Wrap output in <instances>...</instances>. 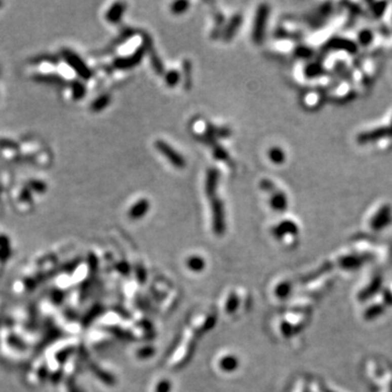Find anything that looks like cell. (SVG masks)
<instances>
[{"label": "cell", "instance_id": "obj_15", "mask_svg": "<svg viewBox=\"0 0 392 392\" xmlns=\"http://www.w3.org/2000/svg\"><path fill=\"white\" fill-rule=\"evenodd\" d=\"M109 101H110V97H109V95H101L100 97H98L97 99L93 101L92 109L94 111L103 110L104 108H106L108 106Z\"/></svg>", "mask_w": 392, "mask_h": 392}, {"label": "cell", "instance_id": "obj_1", "mask_svg": "<svg viewBox=\"0 0 392 392\" xmlns=\"http://www.w3.org/2000/svg\"><path fill=\"white\" fill-rule=\"evenodd\" d=\"M268 14H269V8H268V6L266 5L259 6L256 13L255 22H254V28H253V40L256 44H260L264 41Z\"/></svg>", "mask_w": 392, "mask_h": 392}, {"label": "cell", "instance_id": "obj_10", "mask_svg": "<svg viewBox=\"0 0 392 392\" xmlns=\"http://www.w3.org/2000/svg\"><path fill=\"white\" fill-rule=\"evenodd\" d=\"M149 208V203L147 200H141L136 203V204L133 205V207L130 210V216L133 218V219H137V218H141L145 214L147 213V210Z\"/></svg>", "mask_w": 392, "mask_h": 392}, {"label": "cell", "instance_id": "obj_12", "mask_svg": "<svg viewBox=\"0 0 392 392\" xmlns=\"http://www.w3.org/2000/svg\"><path fill=\"white\" fill-rule=\"evenodd\" d=\"M330 47H333V48H340V49H345L347 50V52L350 53H354L357 52V45L351 41H347V40H343V38H340V40H335L330 42Z\"/></svg>", "mask_w": 392, "mask_h": 392}, {"label": "cell", "instance_id": "obj_17", "mask_svg": "<svg viewBox=\"0 0 392 392\" xmlns=\"http://www.w3.org/2000/svg\"><path fill=\"white\" fill-rule=\"evenodd\" d=\"M85 87L82 83L80 82H75L73 85H72V94H73V98L79 100V99H82L85 95Z\"/></svg>", "mask_w": 392, "mask_h": 392}, {"label": "cell", "instance_id": "obj_11", "mask_svg": "<svg viewBox=\"0 0 392 392\" xmlns=\"http://www.w3.org/2000/svg\"><path fill=\"white\" fill-rule=\"evenodd\" d=\"M241 23H242V18L240 16H236V17L232 18L231 21L229 22L226 31H224V34H223L224 40L229 41L233 37L234 34L238 32V30L240 28V25H241Z\"/></svg>", "mask_w": 392, "mask_h": 392}, {"label": "cell", "instance_id": "obj_4", "mask_svg": "<svg viewBox=\"0 0 392 392\" xmlns=\"http://www.w3.org/2000/svg\"><path fill=\"white\" fill-rule=\"evenodd\" d=\"M392 221V208L389 204L382 205L370 220V227L375 231L386 228Z\"/></svg>", "mask_w": 392, "mask_h": 392}, {"label": "cell", "instance_id": "obj_13", "mask_svg": "<svg viewBox=\"0 0 392 392\" xmlns=\"http://www.w3.org/2000/svg\"><path fill=\"white\" fill-rule=\"evenodd\" d=\"M287 204L288 202H287L286 195L281 192L276 193L271 198V206L276 210H280V212H282V210H285L287 208Z\"/></svg>", "mask_w": 392, "mask_h": 392}, {"label": "cell", "instance_id": "obj_18", "mask_svg": "<svg viewBox=\"0 0 392 392\" xmlns=\"http://www.w3.org/2000/svg\"><path fill=\"white\" fill-rule=\"evenodd\" d=\"M188 6H190V4H188L187 2H177V3L172 4L171 11L174 14H182L183 12H185L187 10Z\"/></svg>", "mask_w": 392, "mask_h": 392}, {"label": "cell", "instance_id": "obj_7", "mask_svg": "<svg viewBox=\"0 0 392 392\" xmlns=\"http://www.w3.org/2000/svg\"><path fill=\"white\" fill-rule=\"evenodd\" d=\"M145 49L143 47L139 48L136 52L132 55L126 58H120V59H117L114 62V65L119 69H129V68H133L136 64H139L142 60V58L144 56Z\"/></svg>", "mask_w": 392, "mask_h": 392}, {"label": "cell", "instance_id": "obj_20", "mask_svg": "<svg viewBox=\"0 0 392 392\" xmlns=\"http://www.w3.org/2000/svg\"><path fill=\"white\" fill-rule=\"evenodd\" d=\"M370 9H372V11L376 14L377 17L381 16V14L384 12V10H386V7H387V3H370Z\"/></svg>", "mask_w": 392, "mask_h": 392}, {"label": "cell", "instance_id": "obj_3", "mask_svg": "<svg viewBox=\"0 0 392 392\" xmlns=\"http://www.w3.org/2000/svg\"><path fill=\"white\" fill-rule=\"evenodd\" d=\"M155 146L174 167H176V168L178 169L184 168L185 167L184 158L181 156L177 150H174L169 144H167L164 141H157L155 143Z\"/></svg>", "mask_w": 392, "mask_h": 392}, {"label": "cell", "instance_id": "obj_5", "mask_svg": "<svg viewBox=\"0 0 392 392\" xmlns=\"http://www.w3.org/2000/svg\"><path fill=\"white\" fill-rule=\"evenodd\" d=\"M391 135L390 128L388 127H380L375 130L369 131V132H363L358 136V142L361 144H367L375 141H378L382 137Z\"/></svg>", "mask_w": 392, "mask_h": 392}, {"label": "cell", "instance_id": "obj_2", "mask_svg": "<svg viewBox=\"0 0 392 392\" xmlns=\"http://www.w3.org/2000/svg\"><path fill=\"white\" fill-rule=\"evenodd\" d=\"M62 56L70 67L79 74V76H81L83 80H89L91 77L92 72L90 68L87 67L85 62L77 55L71 52V50H64Z\"/></svg>", "mask_w": 392, "mask_h": 392}, {"label": "cell", "instance_id": "obj_21", "mask_svg": "<svg viewBox=\"0 0 392 392\" xmlns=\"http://www.w3.org/2000/svg\"><path fill=\"white\" fill-rule=\"evenodd\" d=\"M0 5H2V4H0Z\"/></svg>", "mask_w": 392, "mask_h": 392}, {"label": "cell", "instance_id": "obj_14", "mask_svg": "<svg viewBox=\"0 0 392 392\" xmlns=\"http://www.w3.org/2000/svg\"><path fill=\"white\" fill-rule=\"evenodd\" d=\"M268 156H269V159L275 164H282L286 159L285 151L279 147H272L269 152H268Z\"/></svg>", "mask_w": 392, "mask_h": 392}, {"label": "cell", "instance_id": "obj_19", "mask_svg": "<svg viewBox=\"0 0 392 392\" xmlns=\"http://www.w3.org/2000/svg\"><path fill=\"white\" fill-rule=\"evenodd\" d=\"M179 81H180V74H179L178 71L172 70V71H169L168 73L166 74V82L169 86L177 85L179 83Z\"/></svg>", "mask_w": 392, "mask_h": 392}, {"label": "cell", "instance_id": "obj_6", "mask_svg": "<svg viewBox=\"0 0 392 392\" xmlns=\"http://www.w3.org/2000/svg\"><path fill=\"white\" fill-rule=\"evenodd\" d=\"M210 204L213 208V216H214V226L216 230H221L223 228V206L222 203L217 198L216 194L209 196Z\"/></svg>", "mask_w": 392, "mask_h": 392}, {"label": "cell", "instance_id": "obj_16", "mask_svg": "<svg viewBox=\"0 0 392 392\" xmlns=\"http://www.w3.org/2000/svg\"><path fill=\"white\" fill-rule=\"evenodd\" d=\"M374 41V34L370 30H363L359 34V42L362 46H368Z\"/></svg>", "mask_w": 392, "mask_h": 392}, {"label": "cell", "instance_id": "obj_8", "mask_svg": "<svg viewBox=\"0 0 392 392\" xmlns=\"http://www.w3.org/2000/svg\"><path fill=\"white\" fill-rule=\"evenodd\" d=\"M218 180H219V172L216 169H209L207 172L206 178V193L208 196H212L216 194V190L218 186Z\"/></svg>", "mask_w": 392, "mask_h": 392}, {"label": "cell", "instance_id": "obj_9", "mask_svg": "<svg viewBox=\"0 0 392 392\" xmlns=\"http://www.w3.org/2000/svg\"><path fill=\"white\" fill-rule=\"evenodd\" d=\"M123 12H125V5L123 4H114L111 6V8L108 10L106 14V19L111 22V23H117V22L120 21Z\"/></svg>", "mask_w": 392, "mask_h": 392}]
</instances>
